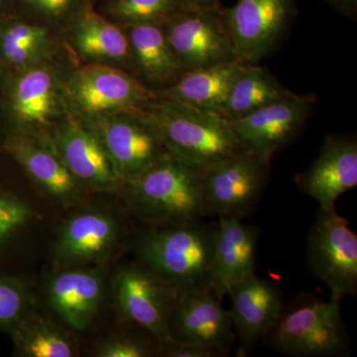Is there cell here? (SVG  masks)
<instances>
[{
	"instance_id": "6da1fadb",
	"label": "cell",
	"mask_w": 357,
	"mask_h": 357,
	"mask_svg": "<svg viewBox=\"0 0 357 357\" xmlns=\"http://www.w3.org/2000/svg\"><path fill=\"white\" fill-rule=\"evenodd\" d=\"M215 234V223L203 220L151 227L136 237L134 250L178 295L211 291Z\"/></svg>"
},
{
	"instance_id": "7a4b0ae2",
	"label": "cell",
	"mask_w": 357,
	"mask_h": 357,
	"mask_svg": "<svg viewBox=\"0 0 357 357\" xmlns=\"http://www.w3.org/2000/svg\"><path fill=\"white\" fill-rule=\"evenodd\" d=\"M68 69L58 57L0 73V109L14 135L51 138L68 114Z\"/></svg>"
},
{
	"instance_id": "3957f363",
	"label": "cell",
	"mask_w": 357,
	"mask_h": 357,
	"mask_svg": "<svg viewBox=\"0 0 357 357\" xmlns=\"http://www.w3.org/2000/svg\"><path fill=\"white\" fill-rule=\"evenodd\" d=\"M153 124L169 154L203 171L243 151L229 121L169 98H159L143 114Z\"/></svg>"
},
{
	"instance_id": "277c9868",
	"label": "cell",
	"mask_w": 357,
	"mask_h": 357,
	"mask_svg": "<svg viewBox=\"0 0 357 357\" xmlns=\"http://www.w3.org/2000/svg\"><path fill=\"white\" fill-rule=\"evenodd\" d=\"M131 210L151 227L206 217L199 171L170 156L123 184Z\"/></svg>"
},
{
	"instance_id": "5b68a950",
	"label": "cell",
	"mask_w": 357,
	"mask_h": 357,
	"mask_svg": "<svg viewBox=\"0 0 357 357\" xmlns=\"http://www.w3.org/2000/svg\"><path fill=\"white\" fill-rule=\"evenodd\" d=\"M65 98L68 114L89 124L119 112L143 114L159 96L128 70L83 63L68 69Z\"/></svg>"
},
{
	"instance_id": "8992f818",
	"label": "cell",
	"mask_w": 357,
	"mask_h": 357,
	"mask_svg": "<svg viewBox=\"0 0 357 357\" xmlns=\"http://www.w3.org/2000/svg\"><path fill=\"white\" fill-rule=\"evenodd\" d=\"M265 337L272 349L288 356L337 357L351 352L340 303L309 295L282 310Z\"/></svg>"
},
{
	"instance_id": "52a82bcc",
	"label": "cell",
	"mask_w": 357,
	"mask_h": 357,
	"mask_svg": "<svg viewBox=\"0 0 357 357\" xmlns=\"http://www.w3.org/2000/svg\"><path fill=\"white\" fill-rule=\"evenodd\" d=\"M270 173L271 160L246 150L199 171L204 213L243 220L255 210Z\"/></svg>"
},
{
	"instance_id": "ba28073f",
	"label": "cell",
	"mask_w": 357,
	"mask_h": 357,
	"mask_svg": "<svg viewBox=\"0 0 357 357\" xmlns=\"http://www.w3.org/2000/svg\"><path fill=\"white\" fill-rule=\"evenodd\" d=\"M311 273L330 289L331 301L342 303L357 294V236L337 211L319 208L306 245Z\"/></svg>"
},
{
	"instance_id": "9c48e42d",
	"label": "cell",
	"mask_w": 357,
	"mask_h": 357,
	"mask_svg": "<svg viewBox=\"0 0 357 357\" xmlns=\"http://www.w3.org/2000/svg\"><path fill=\"white\" fill-rule=\"evenodd\" d=\"M299 0H237L222 7L227 31L244 64H257L281 48L298 15Z\"/></svg>"
},
{
	"instance_id": "30bf717a",
	"label": "cell",
	"mask_w": 357,
	"mask_h": 357,
	"mask_svg": "<svg viewBox=\"0 0 357 357\" xmlns=\"http://www.w3.org/2000/svg\"><path fill=\"white\" fill-rule=\"evenodd\" d=\"M222 7L192 4L162 25L185 70L241 62L223 20Z\"/></svg>"
},
{
	"instance_id": "8fae6325",
	"label": "cell",
	"mask_w": 357,
	"mask_h": 357,
	"mask_svg": "<svg viewBox=\"0 0 357 357\" xmlns=\"http://www.w3.org/2000/svg\"><path fill=\"white\" fill-rule=\"evenodd\" d=\"M89 126L102 139L121 185L171 156L158 131L143 114L119 112Z\"/></svg>"
},
{
	"instance_id": "7c38bea8",
	"label": "cell",
	"mask_w": 357,
	"mask_h": 357,
	"mask_svg": "<svg viewBox=\"0 0 357 357\" xmlns=\"http://www.w3.org/2000/svg\"><path fill=\"white\" fill-rule=\"evenodd\" d=\"M115 299L126 319L160 344L171 340L169 324L181 296L143 264L122 268L115 277Z\"/></svg>"
},
{
	"instance_id": "4fadbf2b",
	"label": "cell",
	"mask_w": 357,
	"mask_h": 357,
	"mask_svg": "<svg viewBox=\"0 0 357 357\" xmlns=\"http://www.w3.org/2000/svg\"><path fill=\"white\" fill-rule=\"evenodd\" d=\"M314 102V96L295 93L241 119L229 121L230 126L244 150L271 160L304 128L311 117Z\"/></svg>"
},
{
	"instance_id": "5bb4252c",
	"label": "cell",
	"mask_w": 357,
	"mask_h": 357,
	"mask_svg": "<svg viewBox=\"0 0 357 357\" xmlns=\"http://www.w3.org/2000/svg\"><path fill=\"white\" fill-rule=\"evenodd\" d=\"M51 141L81 187L112 190L121 185L102 139L89 124L68 115L54 130Z\"/></svg>"
},
{
	"instance_id": "9a60e30c",
	"label": "cell",
	"mask_w": 357,
	"mask_h": 357,
	"mask_svg": "<svg viewBox=\"0 0 357 357\" xmlns=\"http://www.w3.org/2000/svg\"><path fill=\"white\" fill-rule=\"evenodd\" d=\"M296 185L319 208L337 211L335 204L357 185V141L345 135H326L312 166L294 177Z\"/></svg>"
},
{
	"instance_id": "2e32d148",
	"label": "cell",
	"mask_w": 357,
	"mask_h": 357,
	"mask_svg": "<svg viewBox=\"0 0 357 357\" xmlns=\"http://www.w3.org/2000/svg\"><path fill=\"white\" fill-rule=\"evenodd\" d=\"M171 340L211 347L227 356L236 340L229 311L213 291L181 296L169 324Z\"/></svg>"
},
{
	"instance_id": "e0dca14e",
	"label": "cell",
	"mask_w": 357,
	"mask_h": 357,
	"mask_svg": "<svg viewBox=\"0 0 357 357\" xmlns=\"http://www.w3.org/2000/svg\"><path fill=\"white\" fill-rule=\"evenodd\" d=\"M227 294L231 301L230 318L239 344L237 354L245 356L278 321L283 310L280 289L255 274L232 285Z\"/></svg>"
},
{
	"instance_id": "ac0fdd59",
	"label": "cell",
	"mask_w": 357,
	"mask_h": 357,
	"mask_svg": "<svg viewBox=\"0 0 357 357\" xmlns=\"http://www.w3.org/2000/svg\"><path fill=\"white\" fill-rule=\"evenodd\" d=\"M66 41L84 63L114 66L133 74L128 34L122 26L83 7L67 23Z\"/></svg>"
},
{
	"instance_id": "d6986e66",
	"label": "cell",
	"mask_w": 357,
	"mask_h": 357,
	"mask_svg": "<svg viewBox=\"0 0 357 357\" xmlns=\"http://www.w3.org/2000/svg\"><path fill=\"white\" fill-rule=\"evenodd\" d=\"M211 265V291L218 298L237 282L255 274L260 231L238 218L218 217Z\"/></svg>"
},
{
	"instance_id": "ffe728a7",
	"label": "cell",
	"mask_w": 357,
	"mask_h": 357,
	"mask_svg": "<svg viewBox=\"0 0 357 357\" xmlns=\"http://www.w3.org/2000/svg\"><path fill=\"white\" fill-rule=\"evenodd\" d=\"M46 291L49 304L63 323L73 330L84 331L102 304V276L89 268L64 270L49 279Z\"/></svg>"
},
{
	"instance_id": "44dd1931",
	"label": "cell",
	"mask_w": 357,
	"mask_h": 357,
	"mask_svg": "<svg viewBox=\"0 0 357 357\" xmlns=\"http://www.w3.org/2000/svg\"><path fill=\"white\" fill-rule=\"evenodd\" d=\"M119 223L107 213L81 211L70 217L61 229L56 259L64 264L96 261L109 255L119 243Z\"/></svg>"
},
{
	"instance_id": "7402d4cb",
	"label": "cell",
	"mask_w": 357,
	"mask_h": 357,
	"mask_svg": "<svg viewBox=\"0 0 357 357\" xmlns=\"http://www.w3.org/2000/svg\"><path fill=\"white\" fill-rule=\"evenodd\" d=\"M4 147L28 176L51 196L67 201L79 194L81 185L63 163L51 138L10 134Z\"/></svg>"
},
{
	"instance_id": "603a6c76",
	"label": "cell",
	"mask_w": 357,
	"mask_h": 357,
	"mask_svg": "<svg viewBox=\"0 0 357 357\" xmlns=\"http://www.w3.org/2000/svg\"><path fill=\"white\" fill-rule=\"evenodd\" d=\"M133 74L148 88L160 91L175 83L185 72L167 40L163 26H126Z\"/></svg>"
},
{
	"instance_id": "cb8c5ba5",
	"label": "cell",
	"mask_w": 357,
	"mask_h": 357,
	"mask_svg": "<svg viewBox=\"0 0 357 357\" xmlns=\"http://www.w3.org/2000/svg\"><path fill=\"white\" fill-rule=\"evenodd\" d=\"M244 63L185 70L177 82L157 91L159 98L185 103L195 109L222 115L234 79Z\"/></svg>"
},
{
	"instance_id": "d4e9b609",
	"label": "cell",
	"mask_w": 357,
	"mask_h": 357,
	"mask_svg": "<svg viewBox=\"0 0 357 357\" xmlns=\"http://www.w3.org/2000/svg\"><path fill=\"white\" fill-rule=\"evenodd\" d=\"M58 57L50 26L20 18L0 20V73L13 72Z\"/></svg>"
},
{
	"instance_id": "484cf974",
	"label": "cell",
	"mask_w": 357,
	"mask_h": 357,
	"mask_svg": "<svg viewBox=\"0 0 357 357\" xmlns=\"http://www.w3.org/2000/svg\"><path fill=\"white\" fill-rule=\"evenodd\" d=\"M294 95L267 69L244 64L232 84L222 116L234 121Z\"/></svg>"
},
{
	"instance_id": "4316f807",
	"label": "cell",
	"mask_w": 357,
	"mask_h": 357,
	"mask_svg": "<svg viewBox=\"0 0 357 357\" xmlns=\"http://www.w3.org/2000/svg\"><path fill=\"white\" fill-rule=\"evenodd\" d=\"M20 356L26 357H72L77 345L72 335L41 317H25L10 333Z\"/></svg>"
},
{
	"instance_id": "83f0119b",
	"label": "cell",
	"mask_w": 357,
	"mask_h": 357,
	"mask_svg": "<svg viewBox=\"0 0 357 357\" xmlns=\"http://www.w3.org/2000/svg\"><path fill=\"white\" fill-rule=\"evenodd\" d=\"M192 4L188 0H110L105 16L122 27L163 25Z\"/></svg>"
},
{
	"instance_id": "f1b7e54d",
	"label": "cell",
	"mask_w": 357,
	"mask_h": 357,
	"mask_svg": "<svg viewBox=\"0 0 357 357\" xmlns=\"http://www.w3.org/2000/svg\"><path fill=\"white\" fill-rule=\"evenodd\" d=\"M32 296L27 284L17 277L0 276V332L10 335L31 312Z\"/></svg>"
},
{
	"instance_id": "f546056e",
	"label": "cell",
	"mask_w": 357,
	"mask_h": 357,
	"mask_svg": "<svg viewBox=\"0 0 357 357\" xmlns=\"http://www.w3.org/2000/svg\"><path fill=\"white\" fill-rule=\"evenodd\" d=\"M161 344L151 335H122L98 347L100 357H149L160 354Z\"/></svg>"
},
{
	"instance_id": "4dcf8cb0",
	"label": "cell",
	"mask_w": 357,
	"mask_h": 357,
	"mask_svg": "<svg viewBox=\"0 0 357 357\" xmlns=\"http://www.w3.org/2000/svg\"><path fill=\"white\" fill-rule=\"evenodd\" d=\"M81 0H23L27 10L39 22L50 26L54 23L68 22L83 7H79Z\"/></svg>"
},
{
	"instance_id": "1f68e13d",
	"label": "cell",
	"mask_w": 357,
	"mask_h": 357,
	"mask_svg": "<svg viewBox=\"0 0 357 357\" xmlns=\"http://www.w3.org/2000/svg\"><path fill=\"white\" fill-rule=\"evenodd\" d=\"M29 208L13 197L0 194V244L6 243L25 225Z\"/></svg>"
},
{
	"instance_id": "d6a6232c",
	"label": "cell",
	"mask_w": 357,
	"mask_h": 357,
	"mask_svg": "<svg viewBox=\"0 0 357 357\" xmlns=\"http://www.w3.org/2000/svg\"><path fill=\"white\" fill-rule=\"evenodd\" d=\"M160 354L169 357H222V354L204 345L169 340L161 344Z\"/></svg>"
},
{
	"instance_id": "836d02e7",
	"label": "cell",
	"mask_w": 357,
	"mask_h": 357,
	"mask_svg": "<svg viewBox=\"0 0 357 357\" xmlns=\"http://www.w3.org/2000/svg\"><path fill=\"white\" fill-rule=\"evenodd\" d=\"M337 13L351 20L357 18V0H324Z\"/></svg>"
},
{
	"instance_id": "e575fe53",
	"label": "cell",
	"mask_w": 357,
	"mask_h": 357,
	"mask_svg": "<svg viewBox=\"0 0 357 357\" xmlns=\"http://www.w3.org/2000/svg\"><path fill=\"white\" fill-rule=\"evenodd\" d=\"M191 3L197 4V6L220 7V0H188Z\"/></svg>"
},
{
	"instance_id": "d590c367",
	"label": "cell",
	"mask_w": 357,
	"mask_h": 357,
	"mask_svg": "<svg viewBox=\"0 0 357 357\" xmlns=\"http://www.w3.org/2000/svg\"><path fill=\"white\" fill-rule=\"evenodd\" d=\"M9 1H10V0H0V11H1L2 7L6 6V3H8Z\"/></svg>"
}]
</instances>
